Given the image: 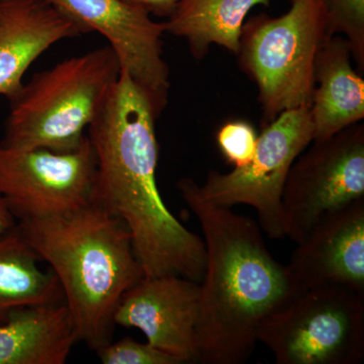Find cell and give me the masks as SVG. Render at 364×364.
<instances>
[{
    "instance_id": "6da1fadb",
    "label": "cell",
    "mask_w": 364,
    "mask_h": 364,
    "mask_svg": "<svg viewBox=\"0 0 364 364\" xmlns=\"http://www.w3.org/2000/svg\"><path fill=\"white\" fill-rule=\"evenodd\" d=\"M157 114L126 71L88 127L97 157L95 202L128 228L146 277L178 275L202 282L205 242L163 202L156 181Z\"/></svg>"
},
{
    "instance_id": "7a4b0ae2",
    "label": "cell",
    "mask_w": 364,
    "mask_h": 364,
    "mask_svg": "<svg viewBox=\"0 0 364 364\" xmlns=\"http://www.w3.org/2000/svg\"><path fill=\"white\" fill-rule=\"evenodd\" d=\"M177 188L205 237L196 363H246L261 324L299 291L287 265L268 250L257 223L203 200L193 179H181Z\"/></svg>"
},
{
    "instance_id": "3957f363",
    "label": "cell",
    "mask_w": 364,
    "mask_h": 364,
    "mask_svg": "<svg viewBox=\"0 0 364 364\" xmlns=\"http://www.w3.org/2000/svg\"><path fill=\"white\" fill-rule=\"evenodd\" d=\"M16 227L58 279L78 341L95 351L111 343L122 296L145 277L124 223L93 200Z\"/></svg>"
},
{
    "instance_id": "277c9868",
    "label": "cell",
    "mask_w": 364,
    "mask_h": 364,
    "mask_svg": "<svg viewBox=\"0 0 364 364\" xmlns=\"http://www.w3.org/2000/svg\"><path fill=\"white\" fill-rule=\"evenodd\" d=\"M121 71L109 45L35 74L9 102L11 112L0 145L54 152L77 149Z\"/></svg>"
},
{
    "instance_id": "5b68a950",
    "label": "cell",
    "mask_w": 364,
    "mask_h": 364,
    "mask_svg": "<svg viewBox=\"0 0 364 364\" xmlns=\"http://www.w3.org/2000/svg\"><path fill=\"white\" fill-rule=\"evenodd\" d=\"M330 37L322 0H291L279 18L253 16L242 28V70L257 85L265 124L282 112L312 105L315 62Z\"/></svg>"
},
{
    "instance_id": "8992f818",
    "label": "cell",
    "mask_w": 364,
    "mask_h": 364,
    "mask_svg": "<svg viewBox=\"0 0 364 364\" xmlns=\"http://www.w3.org/2000/svg\"><path fill=\"white\" fill-rule=\"evenodd\" d=\"M277 364H356L364 358V294L339 284L301 291L257 333Z\"/></svg>"
},
{
    "instance_id": "52a82bcc",
    "label": "cell",
    "mask_w": 364,
    "mask_h": 364,
    "mask_svg": "<svg viewBox=\"0 0 364 364\" xmlns=\"http://www.w3.org/2000/svg\"><path fill=\"white\" fill-rule=\"evenodd\" d=\"M315 128L310 105L282 112L258 136L251 162L229 173L208 172L198 184L203 200L218 207L247 205L257 212L261 230L269 238L287 237L282 196L291 165L313 142Z\"/></svg>"
},
{
    "instance_id": "ba28073f",
    "label": "cell",
    "mask_w": 364,
    "mask_h": 364,
    "mask_svg": "<svg viewBox=\"0 0 364 364\" xmlns=\"http://www.w3.org/2000/svg\"><path fill=\"white\" fill-rule=\"evenodd\" d=\"M364 198V124L313 140L287 174L282 205L287 237L299 243L326 215Z\"/></svg>"
},
{
    "instance_id": "9c48e42d",
    "label": "cell",
    "mask_w": 364,
    "mask_h": 364,
    "mask_svg": "<svg viewBox=\"0 0 364 364\" xmlns=\"http://www.w3.org/2000/svg\"><path fill=\"white\" fill-rule=\"evenodd\" d=\"M97 157L90 139L70 152L0 145V195L18 222L69 214L95 200Z\"/></svg>"
},
{
    "instance_id": "30bf717a",
    "label": "cell",
    "mask_w": 364,
    "mask_h": 364,
    "mask_svg": "<svg viewBox=\"0 0 364 364\" xmlns=\"http://www.w3.org/2000/svg\"><path fill=\"white\" fill-rule=\"evenodd\" d=\"M88 33L104 36L126 71L149 98L158 117L166 107L169 69L163 59L164 23L124 0H46Z\"/></svg>"
},
{
    "instance_id": "8fae6325",
    "label": "cell",
    "mask_w": 364,
    "mask_h": 364,
    "mask_svg": "<svg viewBox=\"0 0 364 364\" xmlns=\"http://www.w3.org/2000/svg\"><path fill=\"white\" fill-rule=\"evenodd\" d=\"M200 282L178 275L146 277L124 294L114 324L141 330L152 345L182 364L196 363Z\"/></svg>"
},
{
    "instance_id": "7c38bea8",
    "label": "cell",
    "mask_w": 364,
    "mask_h": 364,
    "mask_svg": "<svg viewBox=\"0 0 364 364\" xmlns=\"http://www.w3.org/2000/svg\"><path fill=\"white\" fill-rule=\"evenodd\" d=\"M299 293L339 284L364 294V198L323 217L287 265Z\"/></svg>"
},
{
    "instance_id": "4fadbf2b",
    "label": "cell",
    "mask_w": 364,
    "mask_h": 364,
    "mask_svg": "<svg viewBox=\"0 0 364 364\" xmlns=\"http://www.w3.org/2000/svg\"><path fill=\"white\" fill-rule=\"evenodd\" d=\"M86 33L46 0H0V95L11 102L23 88L26 70L43 53Z\"/></svg>"
},
{
    "instance_id": "5bb4252c",
    "label": "cell",
    "mask_w": 364,
    "mask_h": 364,
    "mask_svg": "<svg viewBox=\"0 0 364 364\" xmlns=\"http://www.w3.org/2000/svg\"><path fill=\"white\" fill-rule=\"evenodd\" d=\"M348 41L339 35L326 39L315 62V90L311 112L314 140L328 138L364 117V80L351 65Z\"/></svg>"
},
{
    "instance_id": "9a60e30c",
    "label": "cell",
    "mask_w": 364,
    "mask_h": 364,
    "mask_svg": "<svg viewBox=\"0 0 364 364\" xmlns=\"http://www.w3.org/2000/svg\"><path fill=\"white\" fill-rule=\"evenodd\" d=\"M77 341L65 304L21 309L0 325V364H64Z\"/></svg>"
},
{
    "instance_id": "2e32d148",
    "label": "cell",
    "mask_w": 364,
    "mask_h": 364,
    "mask_svg": "<svg viewBox=\"0 0 364 364\" xmlns=\"http://www.w3.org/2000/svg\"><path fill=\"white\" fill-rule=\"evenodd\" d=\"M269 4L270 0H181L165 21V32L188 41L196 59L203 58L213 44L237 54L249 11Z\"/></svg>"
},
{
    "instance_id": "e0dca14e",
    "label": "cell",
    "mask_w": 364,
    "mask_h": 364,
    "mask_svg": "<svg viewBox=\"0 0 364 364\" xmlns=\"http://www.w3.org/2000/svg\"><path fill=\"white\" fill-rule=\"evenodd\" d=\"M37 253L18 227L0 233V320L30 306L65 304L54 272L38 267Z\"/></svg>"
},
{
    "instance_id": "ac0fdd59",
    "label": "cell",
    "mask_w": 364,
    "mask_h": 364,
    "mask_svg": "<svg viewBox=\"0 0 364 364\" xmlns=\"http://www.w3.org/2000/svg\"><path fill=\"white\" fill-rule=\"evenodd\" d=\"M330 36L344 35L358 71L364 69V0H322Z\"/></svg>"
},
{
    "instance_id": "d6986e66",
    "label": "cell",
    "mask_w": 364,
    "mask_h": 364,
    "mask_svg": "<svg viewBox=\"0 0 364 364\" xmlns=\"http://www.w3.org/2000/svg\"><path fill=\"white\" fill-rule=\"evenodd\" d=\"M95 352L104 364H182L179 359L152 345L132 338L112 341Z\"/></svg>"
},
{
    "instance_id": "ffe728a7",
    "label": "cell",
    "mask_w": 364,
    "mask_h": 364,
    "mask_svg": "<svg viewBox=\"0 0 364 364\" xmlns=\"http://www.w3.org/2000/svg\"><path fill=\"white\" fill-rule=\"evenodd\" d=\"M258 136L250 124L235 121L225 124L217 134V143L223 156L234 168H242L255 154Z\"/></svg>"
},
{
    "instance_id": "44dd1931",
    "label": "cell",
    "mask_w": 364,
    "mask_h": 364,
    "mask_svg": "<svg viewBox=\"0 0 364 364\" xmlns=\"http://www.w3.org/2000/svg\"><path fill=\"white\" fill-rule=\"evenodd\" d=\"M124 1L131 6L144 9L148 14L169 18L181 0H124Z\"/></svg>"
},
{
    "instance_id": "7402d4cb",
    "label": "cell",
    "mask_w": 364,
    "mask_h": 364,
    "mask_svg": "<svg viewBox=\"0 0 364 364\" xmlns=\"http://www.w3.org/2000/svg\"><path fill=\"white\" fill-rule=\"evenodd\" d=\"M16 226V220L11 214L9 207H7L6 200L0 195V233L9 231Z\"/></svg>"
}]
</instances>
